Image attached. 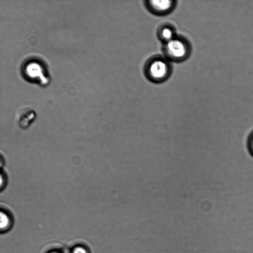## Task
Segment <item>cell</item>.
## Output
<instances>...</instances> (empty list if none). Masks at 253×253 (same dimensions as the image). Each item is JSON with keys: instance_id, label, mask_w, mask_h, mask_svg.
I'll return each instance as SVG.
<instances>
[{"instance_id": "9c48e42d", "label": "cell", "mask_w": 253, "mask_h": 253, "mask_svg": "<svg viewBox=\"0 0 253 253\" xmlns=\"http://www.w3.org/2000/svg\"><path fill=\"white\" fill-rule=\"evenodd\" d=\"M50 253H63L58 252V251H53V252H50Z\"/></svg>"}, {"instance_id": "3957f363", "label": "cell", "mask_w": 253, "mask_h": 253, "mask_svg": "<svg viewBox=\"0 0 253 253\" xmlns=\"http://www.w3.org/2000/svg\"><path fill=\"white\" fill-rule=\"evenodd\" d=\"M148 9L154 14H166L171 11L175 5L173 0H148L146 2Z\"/></svg>"}, {"instance_id": "277c9868", "label": "cell", "mask_w": 253, "mask_h": 253, "mask_svg": "<svg viewBox=\"0 0 253 253\" xmlns=\"http://www.w3.org/2000/svg\"><path fill=\"white\" fill-rule=\"evenodd\" d=\"M35 118V111L30 107H23L16 113L17 122L19 126L23 129L28 128Z\"/></svg>"}, {"instance_id": "7a4b0ae2", "label": "cell", "mask_w": 253, "mask_h": 253, "mask_svg": "<svg viewBox=\"0 0 253 253\" xmlns=\"http://www.w3.org/2000/svg\"><path fill=\"white\" fill-rule=\"evenodd\" d=\"M170 67L165 59L155 58L147 64L146 73L147 77L152 81L161 82L166 80L170 75Z\"/></svg>"}, {"instance_id": "8992f818", "label": "cell", "mask_w": 253, "mask_h": 253, "mask_svg": "<svg viewBox=\"0 0 253 253\" xmlns=\"http://www.w3.org/2000/svg\"><path fill=\"white\" fill-rule=\"evenodd\" d=\"M11 220L8 214L4 211L0 212V229L1 231H5L10 226Z\"/></svg>"}, {"instance_id": "5b68a950", "label": "cell", "mask_w": 253, "mask_h": 253, "mask_svg": "<svg viewBox=\"0 0 253 253\" xmlns=\"http://www.w3.org/2000/svg\"><path fill=\"white\" fill-rule=\"evenodd\" d=\"M158 36L165 43L176 37L174 29L169 25H165L160 28Z\"/></svg>"}, {"instance_id": "ba28073f", "label": "cell", "mask_w": 253, "mask_h": 253, "mask_svg": "<svg viewBox=\"0 0 253 253\" xmlns=\"http://www.w3.org/2000/svg\"><path fill=\"white\" fill-rule=\"evenodd\" d=\"M71 253H88L85 248L82 246L76 247L72 251Z\"/></svg>"}, {"instance_id": "6da1fadb", "label": "cell", "mask_w": 253, "mask_h": 253, "mask_svg": "<svg viewBox=\"0 0 253 253\" xmlns=\"http://www.w3.org/2000/svg\"><path fill=\"white\" fill-rule=\"evenodd\" d=\"M164 51L170 60L180 61L185 59L190 53V46L186 41L175 37L165 43Z\"/></svg>"}, {"instance_id": "30bf717a", "label": "cell", "mask_w": 253, "mask_h": 253, "mask_svg": "<svg viewBox=\"0 0 253 253\" xmlns=\"http://www.w3.org/2000/svg\"><path fill=\"white\" fill-rule=\"evenodd\" d=\"M251 146H252V148L253 150V138H252V140Z\"/></svg>"}, {"instance_id": "52a82bcc", "label": "cell", "mask_w": 253, "mask_h": 253, "mask_svg": "<svg viewBox=\"0 0 253 253\" xmlns=\"http://www.w3.org/2000/svg\"><path fill=\"white\" fill-rule=\"evenodd\" d=\"M0 177H1V178H0L1 190H2L6 186V184H7V176L6 173L4 170H1Z\"/></svg>"}]
</instances>
